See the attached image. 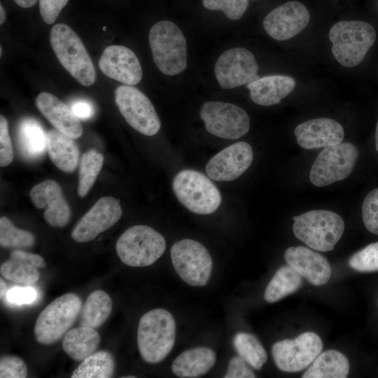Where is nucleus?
Masks as SVG:
<instances>
[{
  "label": "nucleus",
  "instance_id": "f257e3e1",
  "mask_svg": "<svg viewBox=\"0 0 378 378\" xmlns=\"http://www.w3.org/2000/svg\"><path fill=\"white\" fill-rule=\"evenodd\" d=\"M176 339V323L172 314L164 309H152L139 320L137 345L142 359L158 363L172 351Z\"/></svg>",
  "mask_w": 378,
  "mask_h": 378
},
{
  "label": "nucleus",
  "instance_id": "f03ea898",
  "mask_svg": "<svg viewBox=\"0 0 378 378\" xmlns=\"http://www.w3.org/2000/svg\"><path fill=\"white\" fill-rule=\"evenodd\" d=\"M50 41L62 66L80 84L88 87L96 80L92 61L80 37L68 25L59 23L50 32Z\"/></svg>",
  "mask_w": 378,
  "mask_h": 378
},
{
  "label": "nucleus",
  "instance_id": "7ed1b4c3",
  "mask_svg": "<svg viewBox=\"0 0 378 378\" xmlns=\"http://www.w3.org/2000/svg\"><path fill=\"white\" fill-rule=\"evenodd\" d=\"M148 41L153 61L162 74L174 76L186 69V40L175 23L158 22L150 29Z\"/></svg>",
  "mask_w": 378,
  "mask_h": 378
},
{
  "label": "nucleus",
  "instance_id": "20e7f679",
  "mask_svg": "<svg viewBox=\"0 0 378 378\" xmlns=\"http://www.w3.org/2000/svg\"><path fill=\"white\" fill-rule=\"evenodd\" d=\"M329 38L335 59L344 66L353 67L363 60L374 44L376 31L366 22L342 20L331 27Z\"/></svg>",
  "mask_w": 378,
  "mask_h": 378
},
{
  "label": "nucleus",
  "instance_id": "39448f33",
  "mask_svg": "<svg viewBox=\"0 0 378 378\" xmlns=\"http://www.w3.org/2000/svg\"><path fill=\"white\" fill-rule=\"evenodd\" d=\"M293 219L295 237L318 251H332L344 230L342 218L331 211L312 210Z\"/></svg>",
  "mask_w": 378,
  "mask_h": 378
},
{
  "label": "nucleus",
  "instance_id": "423d86ee",
  "mask_svg": "<svg viewBox=\"0 0 378 378\" xmlns=\"http://www.w3.org/2000/svg\"><path fill=\"white\" fill-rule=\"evenodd\" d=\"M164 237L153 228L136 225L126 230L118 238L115 251L120 260L130 267L149 266L164 253Z\"/></svg>",
  "mask_w": 378,
  "mask_h": 378
},
{
  "label": "nucleus",
  "instance_id": "0eeeda50",
  "mask_svg": "<svg viewBox=\"0 0 378 378\" xmlns=\"http://www.w3.org/2000/svg\"><path fill=\"white\" fill-rule=\"evenodd\" d=\"M82 309V300L73 293L60 295L48 304L39 314L34 326L36 342L50 345L69 331Z\"/></svg>",
  "mask_w": 378,
  "mask_h": 378
},
{
  "label": "nucleus",
  "instance_id": "6e6552de",
  "mask_svg": "<svg viewBox=\"0 0 378 378\" xmlns=\"http://www.w3.org/2000/svg\"><path fill=\"white\" fill-rule=\"evenodd\" d=\"M172 188L179 202L195 214H212L221 203L217 187L207 176L195 170L178 172L173 180Z\"/></svg>",
  "mask_w": 378,
  "mask_h": 378
},
{
  "label": "nucleus",
  "instance_id": "1a4fd4ad",
  "mask_svg": "<svg viewBox=\"0 0 378 378\" xmlns=\"http://www.w3.org/2000/svg\"><path fill=\"white\" fill-rule=\"evenodd\" d=\"M358 158L351 143L342 142L324 148L313 163L309 179L317 187H324L347 178Z\"/></svg>",
  "mask_w": 378,
  "mask_h": 378
},
{
  "label": "nucleus",
  "instance_id": "9d476101",
  "mask_svg": "<svg viewBox=\"0 0 378 378\" xmlns=\"http://www.w3.org/2000/svg\"><path fill=\"white\" fill-rule=\"evenodd\" d=\"M170 253L175 271L186 284L202 286L208 283L213 263L208 250L202 244L182 239L174 244Z\"/></svg>",
  "mask_w": 378,
  "mask_h": 378
},
{
  "label": "nucleus",
  "instance_id": "9b49d317",
  "mask_svg": "<svg viewBox=\"0 0 378 378\" xmlns=\"http://www.w3.org/2000/svg\"><path fill=\"white\" fill-rule=\"evenodd\" d=\"M115 102L126 122L135 130L146 136L159 132V116L150 99L139 90L132 85H120L115 90Z\"/></svg>",
  "mask_w": 378,
  "mask_h": 378
},
{
  "label": "nucleus",
  "instance_id": "f8f14e48",
  "mask_svg": "<svg viewBox=\"0 0 378 378\" xmlns=\"http://www.w3.org/2000/svg\"><path fill=\"white\" fill-rule=\"evenodd\" d=\"M206 130L211 134L227 139H237L250 128V118L241 107L222 102H206L200 109Z\"/></svg>",
  "mask_w": 378,
  "mask_h": 378
},
{
  "label": "nucleus",
  "instance_id": "ddd939ff",
  "mask_svg": "<svg viewBox=\"0 0 378 378\" xmlns=\"http://www.w3.org/2000/svg\"><path fill=\"white\" fill-rule=\"evenodd\" d=\"M322 348V340L317 334L305 332L293 340L276 342L272 347V355L279 370L295 372L312 364Z\"/></svg>",
  "mask_w": 378,
  "mask_h": 378
},
{
  "label": "nucleus",
  "instance_id": "4468645a",
  "mask_svg": "<svg viewBox=\"0 0 378 378\" xmlns=\"http://www.w3.org/2000/svg\"><path fill=\"white\" fill-rule=\"evenodd\" d=\"M258 69L251 52L244 48H234L220 55L214 72L222 89H232L258 79Z\"/></svg>",
  "mask_w": 378,
  "mask_h": 378
},
{
  "label": "nucleus",
  "instance_id": "2eb2a0df",
  "mask_svg": "<svg viewBox=\"0 0 378 378\" xmlns=\"http://www.w3.org/2000/svg\"><path fill=\"white\" fill-rule=\"evenodd\" d=\"M122 213L118 200L103 197L78 221L71 232V238L79 243L92 241L114 225L121 218Z\"/></svg>",
  "mask_w": 378,
  "mask_h": 378
},
{
  "label": "nucleus",
  "instance_id": "dca6fc26",
  "mask_svg": "<svg viewBox=\"0 0 378 378\" xmlns=\"http://www.w3.org/2000/svg\"><path fill=\"white\" fill-rule=\"evenodd\" d=\"M309 20L310 14L305 6L299 1H290L270 11L262 24L272 38L286 41L302 31Z\"/></svg>",
  "mask_w": 378,
  "mask_h": 378
},
{
  "label": "nucleus",
  "instance_id": "f3484780",
  "mask_svg": "<svg viewBox=\"0 0 378 378\" xmlns=\"http://www.w3.org/2000/svg\"><path fill=\"white\" fill-rule=\"evenodd\" d=\"M253 158L250 144L239 141L215 155L206 164V173L209 178L217 181H232L246 171Z\"/></svg>",
  "mask_w": 378,
  "mask_h": 378
},
{
  "label": "nucleus",
  "instance_id": "a211bd4d",
  "mask_svg": "<svg viewBox=\"0 0 378 378\" xmlns=\"http://www.w3.org/2000/svg\"><path fill=\"white\" fill-rule=\"evenodd\" d=\"M99 66L107 77L127 85L138 84L143 76L136 55L123 46L106 47L99 58Z\"/></svg>",
  "mask_w": 378,
  "mask_h": 378
},
{
  "label": "nucleus",
  "instance_id": "6ab92c4d",
  "mask_svg": "<svg viewBox=\"0 0 378 378\" xmlns=\"http://www.w3.org/2000/svg\"><path fill=\"white\" fill-rule=\"evenodd\" d=\"M32 203L38 209H45L43 218L51 226L64 227L71 216V209L60 186L53 180H45L30 190Z\"/></svg>",
  "mask_w": 378,
  "mask_h": 378
},
{
  "label": "nucleus",
  "instance_id": "aec40b11",
  "mask_svg": "<svg viewBox=\"0 0 378 378\" xmlns=\"http://www.w3.org/2000/svg\"><path fill=\"white\" fill-rule=\"evenodd\" d=\"M294 134L299 146L309 150L342 143L344 130L335 120L318 118L300 123L295 127Z\"/></svg>",
  "mask_w": 378,
  "mask_h": 378
},
{
  "label": "nucleus",
  "instance_id": "412c9836",
  "mask_svg": "<svg viewBox=\"0 0 378 378\" xmlns=\"http://www.w3.org/2000/svg\"><path fill=\"white\" fill-rule=\"evenodd\" d=\"M284 258L288 265L314 286L323 285L330 278L331 267L327 259L307 247H289Z\"/></svg>",
  "mask_w": 378,
  "mask_h": 378
},
{
  "label": "nucleus",
  "instance_id": "4be33fe9",
  "mask_svg": "<svg viewBox=\"0 0 378 378\" xmlns=\"http://www.w3.org/2000/svg\"><path fill=\"white\" fill-rule=\"evenodd\" d=\"M36 106L43 116L59 132L78 139L83 134V127L71 107L56 96L47 92H41L36 98Z\"/></svg>",
  "mask_w": 378,
  "mask_h": 378
},
{
  "label": "nucleus",
  "instance_id": "5701e85b",
  "mask_svg": "<svg viewBox=\"0 0 378 378\" xmlns=\"http://www.w3.org/2000/svg\"><path fill=\"white\" fill-rule=\"evenodd\" d=\"M251 100L261 106L278 104L295 88V80L286 76H267L247 84Z\"/></svg>",
  "mask_w": 378,
  "mask_h": 378
},
{
  "label": "nucleus",
  "instance_id": "b1692460",
  "mask_svg": "<svg viewBox=\"0 0 378 378\" xmlns=\"http://www.w3.org/2000/svg\"><path fill=\"white\" fill-rule=\"evenodd\" d=\"M47 151L51 161L61 171L72 173L76 169L80 152L73 138L56 129L48 131Z\"/></svg>",
  "mask_w": 378,
  "mask_h": 378
},
{
  "label": "nucleus",
  "instance_id": "393cba45",
  "mask_svg": "<svg viewBox=\"0 0 378 378\" xmlns=\"http://www.w3.org/2000/svg\"><path fill=\"white\" fill-rule=\"evenodd\" d=\"M17 137L19 151L29 161L40 160L47 150V132L33 118H24L18 124Z\"/></svg>",
  "mask_w": 378,
  "mask_h": 378
},
{
  "label": "nucleus",
  "instance_id": "a878e982",
  "mask_svg": "<svg viewBox=\"0 0 378 378\" xmlns=\"http://www.w3.org/2000/svg\"><path fill=\"white\" fill-rule=\"evenodd\" d=\"M215 352L206 347L186 350L172 363V370L179 377H198L208 372L216 363Z\"/></svg>",
  "mask_w": 378,
  "mask_h": 378
},
{
  "label": "nucleus",
  "instance_id": "bb28decb",
  "mask_svg": "<svg viewBox=\"0 0 378 378\" xmlns=\"http://www.w3.org/2000/svg\"><path fill=\"white\" fill-rule=\"evenodd\" d=\"M100 341V335L94 328L80 326L65 334L62 349L73 360L82 361L95 352Z\"/></svg>",
  "mask_w": 378,
  "mask_h": 378
},
{
  "label": "nucleus",
  "instance_id": "cd10ccee",
  "mask_svg": "<svg viewBox=\"0 0 378 378\" xmlns=\"http://www.w3.org/2000/svg\"><path fill=\"white\" fill-rule=\"evenodd\" d=\"M349 372L346 357L336 350H327L320 353L302 378H345Z\"/></svg>",
  "mask_w": 378,
  "mask_h": 378
},
{
  "label": "nucleus",
  "instance_id": "c85d7f7f",
  "mask_svg": "<svg viewBox=\"0 0 378 378\" xmlns=\"http://www.w3.org/2000/svg\"><path fill=\"white\" fill-rule=\"evenodd\" d=\"M113 302L104 290H96L87 298L80 311V326L92 328L100 327L109 317Z\"/></svg>",
  "mask_w": 378,
  "mask_h": 378
},
{
  "label": "nucleus",
  "instance_id": "c756f323",
  "mask_svg": "<svg viewBox=\"0 0 378 378\" xmlns=\"http://www.w3.org/2000/svg\"><path fill=\"white\" fill-rule=\"evenodd\" d=\"M302 284L301 276L289 265L278 269L266 287L264 298L276 302L298 290Z\"/></svg>",
  "mask_w": 378,
  "mask_h": 378
},
{
  "label": "nucleus",
  "instance_id": "7c9ffc66",
  "mask_svg": "<svg viewBox=\"0 0 378 378\" xmlns=\"http://www.w3.org/2000/svg\"><path fill=\"white\" fill-rule=\"evenodd\" d=\"M115 360L107 351L94 352L81 361L71 378H109L115 371Z\"/></svg>",
  "mask_w": 378,
  "mask_h": 378
},
{
  "label": "nucleus",
  "instance_id": "2f4dec72",
  "mask_svg": "<svg viewBox=\"0 0 378 378\" xmlns=\"http://www.w3.org/2000/svg\"><path fill=\"white\" fill-rule=\"evenodd\" d=\"M233 345L239 356L255 370H260L267 360L265 349L251 334L237 333L233 339Z\"/></svg>",
  "mask_w": 378,
  "mask_h": 378
},
{
  "label": "nucleus",
  "instance_id": "473e14b6",
  "mask_svg": "<svg viewBox=\"0 0 378 378\" xmlns=\"http://www.w3.org/2000/svg\"><path fill=\"white\" fill-rule=\"evenodd\" d=\"M104 156L94 149L84 153L81 157L78 173L77 192L84 197L94 185L102 168Z\"/></svg>",
  "mask_w": 378,
  "mask_h": 378
},
{
  "label": "nucleus",
  "instance_id": "72a5a7b5",
  "mask_svg": "<svg viewBox=\"0 0 378 378\" xmlns=\"http://www.w3.org/2000/svg\"><path fill=\"white\" fill-rule=\"evenodd\" d=\"M0 273L4 279L24 286L34 284L40 277L37 268L27 262L12 258L1 263Z\"/></svg>",
  "mask_w": 378,
  "mask_h": 378
},
{
  "label": "nucleus",
  "instance_id": "f704fd0d",
  "mask_svg": "<svg viewBox=\"0 0 378 378\" xmlns=\"http://www.w3.org/2000/svg\"><path fill=\"white\" fill-rule=\"evenodd\" d=\"M35 244L32 233L15 227L6 216L0 218V245L3 248H30Z\"/></svg>",
  "mask_w": 378,
  "mask_h": 378
},
{
  "label": "nucleus",
  "instance_id": "c9c22d12",
  "mask_svg": "<svg viewBox=\"0 0 378 378\" xmlns=\"http://www.w3.org/2000/svg\"><path fill=\"white\" fill-rule=\"evenodd\" d=\"M349 266L359 272L378 271V241L372 243L353 254L349 260Z\"/></svg>",
  "mask_w": 378,
  "mask_h": 378
},
{
  "label": "nucleus",
  "instance_id": "e433bc0d",
  "mask_svg": "<svg viewBox=\"0 0 378 378\" xmlns=\"http://www.w3.org/2000/svg\"><path fill=\"white\" fill-rule=\"evenodd\" d=\"M205 8L221 10L232 20L240 19L246 12L248 0H202Z\"/></svg>",
  "mask_w": 378,
  "mask_h": 378
},
{
  "label": "nucleus",
  "instance_id": "4c0bfd02",
  "mask_svg": "<svg viewBox=\"0 0 378 378\" xmlns=\"http://www.w3.org/2000/svg\"><path fill=\"white\" fill-rule=\"evenodd\" d=\"M362 219L367 230L378 235V188L371 190L365 197Z\"/></svg>",
  "mask_w": 378,
  "mask_h": 378
},
{
  "label": "nucleus",
  "instance_id": "58836bf2",
  "mask_svg": "<svg viewBox=\"0 0 378 378\" xmlns=\"http://www.w3.org/2000/svg\"><path fill=\"white\" fill-rule=\"evenodd\" d=\"M27 373V367L21 358L12 355L4 356L1 358V378H25Z\"/></svg>",
  "mask_w": 378,
  "mask_h": 378
},
{
  "label": "nucleus",
  "instance_id": "ea45409f",
  "mask_svg": "<svg viewBox=\"0 0 378 378\" xmlns=\"http://www.w3.org/2000/svg\"><path fill=\"white\" fill-rule=\"evenodd\" d=\"M13 159V150L6 118L0 116V165L6 167Z\"/></svg>",
  "mask_w": 378,
  "mask_h": 378
},
{
  "label": "nucleus",
  "instance_id": "a19ab883",
  "mask_svg": "<svg viewBox=\"0 0 378 378\" xmlns=\"http://www.w3.org/2000/svg\"><path fill=\"white\" fill-rule=\"evenodd\" d=\"M69 0H39L42 19L47 24H53Z\"/></svg>",
  "mask_w": 378,
  "mask_h": 378
},
{
  "label": "nucleus",
  "instance_id": "79ce46f5",
  "mask_svg": "<svg viewBox=\"0 0 378 378\" xmlns=\"http://www.w3.org/2000/svg\"><path fill=\"white\" fill-rule=\"evenodd\" d=\"M36 295V291L31 287H14L8 290L5 300L15 304H30Z\"/></svg>",
  "mask_w": 378,
  "mask_h": 378
},
{
  "label": "nucleus",
  "instance_id": "37998d69",
  "mask_svg": "<svg viewBox=\"0 0 378 378\" xmlns=\"http://www.w3.org/2000/svg\"><path fill=\"white\" fill-rule=\"evenodd\" d=\"M241 357H233L229 362L225 378H254L253 372L247 366Z\"/></svg>",
  "mask_w": 378,
  "mask_h": 378
},
{
  "label": "nucleus",
  "instance_id": "c03bdc74",
  "mask_svg": "<svg viewBox=\"0 0 378 378\" xmlns=\"http://www.w3.org/2000/svg\"><path fill=\"white\" fill-rule=\"evenodd\" d=\"M72 111L80 120H88L94 114L93 104L86 99H77L74 101L70 106Z\"/></svg>",
  "mask_w": 378,
  "mask_h": 378
},
{
  "label": "nucleus",
  "instance_id": "a18cd8bd",
  "mask_svg": "<svg viewBox=\"0 0 378 378\" xmlns=\"http://www.w3.org/2000/svg\"><path fill=\"white\" fill-rule=\"evenodd\" d=\"M10 258L27 262L37 269L44 268L46 266L45 260L41 255L21 250L13 251L10 254Z\"/></svg>",
  "mask_w": 378,
  "mask_h": 378
},
{
  "label": "nucleus",
  "instance_id": "49530a36",
  "mask_svg": "<svg viewBox=\"0 0 378 378\" xmlns=\"http://www.w3.org/2000/svg\"><path fill=\"white\" fill-rule=\"evenodd\" d=\"M19 6L22 8H30L35 5L37 0H13Z\"/></svg>",
  "mask_w": 378,
  "mask_h": 378
},
{
  "label": "nucleus",
  "instance_id": "de8ad7c7",
  "mask_svg": "<svg viewBox=\"0 0 378 378\" xmlns=\"http://www.w3.org/2000/svg\"><path fill=\"white\" fill-rule=\"evenodd\" d=\"M0 295L1 299L5 300L8 293L7 286L4 281L0 279Z\"/></svg>",
  "mask_w": 378,
  "mask_h": 378
},
{
  "label": "nucleus",
  "instance_id": "09e8293b",
  "mask_svg": "<svg viewBox=\"0 0 378 378\" xmlns=\"http://www.w3.org/2000/svg\"><path fill=\"white\" fill-rule=\"evenodd\" d=\"M6 18V11L3 7V6L0 5V24H2Z\"/></svg>",
  "mask_w": 378,
  "mask_h": 378
},
{
  "label": "nucleus",
  "instance_id": "8fccbe9b",
  "mask_svg": "<svg viewBox=\"0 0 378 378\" xmlns=\"http://www.w3.org/2000/svg\"><path fill=\"white\" fill-rule=\"evenodd\" d=\"M375 146H376V150L378 152V122L377 123L376 131H375Z\"/></svg>",
  "mask_w": 378,
  "mask_h": 378
},
{
  "label": "nucleus",
  "instance_id": "3c124183",
  "mask_svg": "<svg viewBox=\"0 0 378 378\" xmlns=\"http://www.w3.org/2000/svg\"><path fill=\"white\" fill-rule=\"evenodd\" d=\"M0 50H1V52H0L1 53H0V55H1H1H2V48H1V47Z\"/></svg>",
  "mask_w": 378,
  "mask_h": 378
},
{
  "label": "nucleus",
  "instance_id": "603ef678",
  "mask_svg": "<svg viewBox=\"0 0 378 378\" xmlns=\"http://www.w3.org/2000/svg\"><path fill=\"white\" fill-rule=\"evenodd\" d=\"M106 27H103V29H104V30H105V29H106Z\"/></svg>",
  "mask_w": 378,
  "mask_h": 378
}]
</instances>
